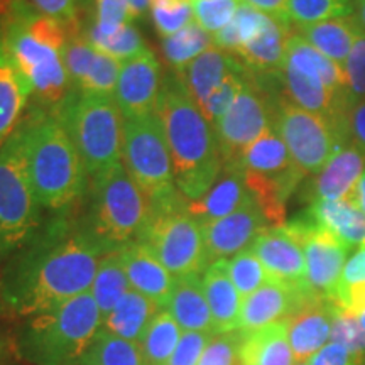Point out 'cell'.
Instances as JSON below:
<instances>
[{"label": "cell", "mask_w": 365, "mask_h": 365, "mask_svg": "<svg viewBox=\"0 0 365 365\" xmlns=\"http://www.w3.org/2000/svg\"><path fill=\"white\" fill-rule=\"evenodd\" d=\"M108 250L88 228L65 218L36 230L7 264L0 298L19 317H36L91 289Z\"/></svg>", "instance_id": "cell-1"}, {"label": "cell", "mask_w": 365, "mask_h": 365, "mask_svg": "<svg viewBox=\"0 0 365 365\" xmlns=\"http://www.w3.org/2000/svg\"><path fill=\"white\" fill-rule=\"evenodd\" d=\"M156 115L171 153L178 190L188 202L202 198L223 168L215 129L200 110L178 71H166Z\"/></svg>", "instance_id": "cell-2"}, {"label": "cell", "mask_w": 365, "mask_h": 365, "mask_svg": "<svg viewBox=\"0 0 365 365\" xmlns=\"http://www.w3.org/2000/svg\"><path fill=\"white\" fill-rule=\"evenodd\" d=\"M70 29L36 11L27 0H11L0 43L31 86L36 102L58 112L73 91L65 66Z\"/></svg>", "instance_id": "cell-3"}, {"label": "cell", "mask_w": 365, "mask_h": 365, "mask_svg": "<svg viewBox=\"0 0 365 365\" xmlns=\"http://www.w3.org/2000/svg\"><path fill=\"white\" fill-rule=\"evenodd\" d=\"M27 173L41 207L63 210L81 198L86 171L78 149L56 115L31 118L21 125Z\"/></svg>", "instance_id": "cell-4"}, {"label": "cell", "mask_w": 365, "mask_h": 365, "mask_svg": "<svg viewBox=\"0 0 365 365\" xmlns=\"http://www.w3.org/2000/svg\"><path fill=\"white\" fill-rule=\"evenodd\" d=\"M102 323L97 301L86 291L33 317L21 331L17 350L34 365H73L83 359Z\"/></svg>", "instance_id": "cell-5"}, {"label": "cell", "mask_w": 365, "mask_h": 365, "mask_svg": "<svg viewBox=\"0 0 365 365\" xmlns=\"http://www.w3.org/2000/svg\"><path fill=\"white\" fill-rule=\"evenodd\" d=\"M149 218L148 198L124 164H115L93 176L88 230L108 252L143 239Z\"/></svg>", "instance_id": "cell-6"}, {"label": "cell", "mask_w": 365, "mask_h": 365, "mask_svg": "<svg viewBox=\"0 0 365 365\" xmlns=\"http://www.w3.org/2000/svg\"><path fill=\"white\" fill-rule=\"evenodd\" d=\"M56 117L78 149L85 171L97 176L122 163V117L113 97L73 90Z\"/></svg>", "instance_id": "cell-7"}, {"label": "cell", "mask_w": 365, "mask_h": 365, "mask_svg": "<svg viewBox=\"0 0 365 365\" xmlns=\"http://www.w3.org/2000/svg\"><path fill=\"white\" fill-rule=\"evenodd\" d=\"M122 161L148 198L150 212L186 202L176 186L171 153L156 112L153 115L124 118Z\"/></svg>", "instance_id": "cell-8"}, {"label": "cell", "mask_w": 365, "mask_h": 365, "mask_svg": "<svg viewBox=\"0 0 365 365\" xmlns=\"http://www.w3.org/2000/svg\"><path fill=\"white\" fill-rule=\"evenodd\" d=\"M39 207L19 125L0 148V254L19 249L31 239L39 227Z\"/></svg>", "instance_id": "cell-9"}, {"label": "cell", "mask_w": 365, "mask_h": 365, "mask_svg": "<svg viewBox=\"0 0 365 365\" xmlns=\"http://www.w3.org/2000/svg\"><path fill=\"white\" fill-rule=\"evenodd\" d=\"M140 240L149 245L175 277L200 274L210 266L202 223L188 212V200L175 207L150 212Z\"/></svg>", "instance_id": "cell-10"}, {"label": "cell", "mask_w": 365, "mask_h": 365, "mask_svg": "<svg viewBox=\"0 0 365 365\" xmlns=\"http://www.w3.org/2000/svg\"><path fill=\"white\" fill-rule=\"evenodd\" d=\"M272 125L303 176L318 173L336 150L349 143L346 132L331 120L304 110L286 97L276 98Z\"/></svg>", "instance_id": "cell-11"}, {"label": "cell", "mask_w": 365, "mask_h": 365, "mask_svg": "<svg viewBox=\"0 0 365 365\" xmlns=\"http://www.w3.org/2000/svg\"><path fill=\"white\" fill-rule=\"evenodd\" d=\"M276 98L261 76L250 71L235 102L213 125L223 164H239L242 153L272 125Z\"/></svg>", "instance_id": "cell-12"}, {"label": "cell", "mask_w": 365, "mask_h": 365, "mask_svg": "<svg viewBox=\"0 0 365 365\" xmlns=\"http://www.w3.org/2000/svg\"><path fill=\"white\" fill-rule=\"evenodd\" d=\"M286 227L303 245L309 291L318 298L335 301L350 247L308 217L287 223Z\"/></svg>", "instance_id": "cell-13"}, {"label": "cell", "mask_w": 365, "mask_h": 365, "mask_svg": "<svg viewBox=\"0 0 365 365\" xmlns=\"http://www.w3.org/2000/svg\"><path fill=\"white\" fill-rule=\"evenodd\" d=\"M202 228L208 264H212L220 259L234 257L242 250L249 249L255 239L267 230L269 222L259 203L250 195L247 202L230 215L202 223Z\"/></svg>", "instance_id": "cell-14"}, {"label": "cell", "mask_w": 365, "mask_h": 365, "mask_svg": "<svg viewBox=\"0 0 365 365\" xmlns=\"http://www.w3.org/2000/svg\"><path fill=\"white\" fill-rule=\"evenodd\" d=\"M161 66L150 49L120 65L117 80L115 102L124 118L153 115L161 91Z\"/></svg>", "instance_id": "cell-15"}, {"label": "cell", "mask_w": 365, "mask_h": 365, "mask_svg": "<svg viewBox=\"0 0 365 365\" xmlns=\"http://www.w3.org/2000/svg\"><path fill=\"white\" fill-rule=\"evenodd\" d=\"M250 249L266 269L269 279L303 293H312L307 282L303 245L286 225L269 227L255 239Z\"/></svg>", "instance_id": "cell-16"}, {"label": "cell", "mask_w": 365, "mask_h": 365, "mask_svg": "<svg viewBox=\"0 0 365 365\" xmlns=\"http://www.w3.org/2000/svg\"><path fill=\"white\" fill-rule=\"evenodd\" d=\"M335 301L309 296L287 318V336L294 362H308L317 355L331 335Z\"/></svg>", "instance_id": "cell-17"}, {"label": "cell", "mask_w": 365, "mask_h": 365, "mask_svg": "<svg viewBox=\"0 0 365 365\" xmlns=\"http://www.w3.org/2000/svg\"><path fill=\"white\" fill-rule=\"evenodd\" d=\"M312 293L293 289L269 279L255 293L242 299L239 330L250 333L264 327L284 322L307 301Z\"/></svg>", "instance_id": "cell-18"}, {"label": "cell", "mask_w": 365, "mask_h": 365, "mask_svg": "<svg viewBox=\"0 0 365 365\" xmlns=\"http://www.w3.org/2000/svg\"><path fill=\"white\" fill-rule=\"evenodd\" d=\"M118 255L132 289L166 308L176 277L163 266L149 245L143 240L130 242L118 249Z\"/></svg>", "instance_id": "cell-19"}, {"label": "cell", "mask_w": 365, "mask_h": 365, "mask_svg": "<svg viewBox=\"0 0 365 365\" xmlns=\"http://www.w3.org/2000/svg\"><path fill=\"white\" fill-rule=\"evenodd\" d=\"M365 173V154L354 144L346 143L317 173L312 191L314 200H350L355 202V191Z\"/></svg>", "instance_id": "cell-20"}, {"label": "cell", "mask_w": 365, "mask_h": 365, "mask_svg": "<svg viewBox=\"0 0 365 365\" xmlns=\"http://www.w3.org/2000/svg\"><path fill=\"white\" fill-rule=\"evenodd\" d=\"M250 198L244 171L239 164H223L220 176L202 198L188 202V212L200 223L223 218Z\"/></svg>", "instance_id": "cell-21"}, {"label": "cell", "mask_w": 365, "mask_h": 365, "mask_svg": "<svg viewBox=\"0 0 365 365\" xmlns=\"http://www.w3.org/2000/svg\"><path fill=\"white\" fill-rule=\"evenodd\" d=\"M182 331L217 335L200 274L176 277L166 308Z\"/></svg>", "instance_id": "cell-22"}, {"label": "cell", "mask_w": 365, "mask_h": 365, "mask_svg": "<svg viewBox=\"0 0 365 365\" xmlns=\"http://www.w3.org/2000/svg\"><path fill=\"white\" fill-rule=\"evenodd\" d=\"M203 291L212 312L215 333L239 330L242 296L228 276L227 259L212 262L202 277Z\"/></svg>", "instance_id": "cell-23"}, {"label": "cell", "mask_w": 365, "mask_h": 365, "mask_svg": "<svg viewBox=\"0 0 365 365\" xmlns=\"http://www.w3.org/2000/svg\"><path fill=\"white\" fill-rule=\"evenodd\" d=\"M307 217L344 242L346 247H365V215L355 202L314 200Z\"/></svg>", "instance_id": "cell-24"}, {"label": "cell", "mask_w": 365, "mask_h": 365, "mask_svg": "<svg viewBox=\"0 0 365 365\" xmlns=\"http://www.w3.org/2000/svg\"><path fill=\"white\" fill-rule=\"evenodd\" d=\"M289 34V27L267 17L259 34L242 46L234 56L255 75H276L284 65Z\"/></svg>", "instance_id": "cell-25"}, {"label": "cell", "mask_w": 365, "mask_h": 365, "mask_svg": "<svg viewBox=\"0 0 365 365\" xmlns=\"http://www.w3.org/2000/svg\"><path fill=\"white\" fill-rule=\"evenodd\" d=\"M240 66L242 63L234 54L223 51L217 46H212L198 58H195L180 75L191 97L198 103V107H202L205 100L222 83L228 73Z\"/></svg>", "instance_id": "cell-26"}, {"label": "cell", "mask_w": 365, "mask_h": 365, "mask_svg": "<svg viewBox=\"0 0 365 365\" xmlns=\"http://www.w3.org/2000/svg\"><path fill=\"white\" fill-rule=\"evenodd\" d=\"M33 91L0 43V148L19 127Z\"/></svg>", "instance_id": "cell-27"}, {"label": "cell", "mask_w": 365, "mask_h": 365, "mask_svg": "<svg viewBox=\"0 0 365 365\" xmlns=\"http://www.w3.org/2000/svg\"><path fill=\"white\" fill-rule=\"evenodd\" d=\"M240 357L242 365H293L294 355L287 336V319L244 333Z\"/></svg>", "instance_id": "cell-28"}, {"label": "cell", "mask_w": 365, "mask_h": 365, "mask_svg": "<svg viewBox=\"0 0 365 365\" xmlns=\"http://www.w3.org/2000/svg\"><path fill=\"white\" fill-rule=\"evenodd\" d=\"M299 36L336 65L344 66L355 41L364 33L354 17H340L313 26L298 27Z\"/></svg>", "instance_id": "cell-29"}, {"label": "cell", "mask_w": 365, "mask_h": 365, "mask_svg": "<svg viewBox=\"0 0 365 365\" xmlns=\"http://www.w3.org/2000/svg\"><path fill=\"white\" fill-rule=\"evenodd\" d=\"M161 307L130 289L103 318L102 328L130 341H140L153 318L161 312Z\"/></svg>", "instance_id": "cell-30"}, {"label": "cell", "mask_w": 365, "mask_h": 365, "mask_svg": "<svg viewBox=\"0 0 365 365\" xmlns=\"http://www.w3.org/2000/svg\"><path fill=\"white\" fill-rule=\"evenodd\" d=\"M130 289L132 287L129 284V279H127L118 250H110L100 261L93 284H91L90 289V293L97 301L102 318L107 317Z\"/></svg>", "instance_id": "cell-31"}, {"label": "cell", "mask_w": 365, "mask_h": 365, "mask_svg": "<svg viewBox=\"0 0 365 365\" xmlns=\"http://www.w3.org/2000/svg\"><path fill=\"white\" fill-rule=\"evenodd\" d=\"M181 335L182 330L176 323V319L171 317L168 309L163 308L149 323L148 330L144 331L143 339L139 341L144 364L166 365L175 352Z\"/></svg>", "instance_id": "cell-32"}, {"label": "cell", "mask_w": 365, "mask_h": 365, "mask_svg": "<svg viewBox=\"0 0 365 365\" xmlns=\"http://www.w3.org/2000/svg\"><path fill=\"white\" fill-rule=\"evenodd\" d=\"M83 365H145L139 341H130L108 330L98 331L83 359Z\"/></svg>", "instance_id": "cell-33"}, {"label": "cell", "mask_w": 365, "mask_h": 365, "mask_svg": "<svg viewBox=\"0 0 365 365\" xmlns=\"http://www.w3.org/2000/svg\"><path fill=\"white\" fill-rule=\"evenodd\" d=\"M212 46H215L213 36L203 31L193 19L176 34L164 39L163 51L173 70L181 73L195 58H198Z\"/></svg>", "instance_id": "cell-34"}, {"label": "cell", "mask_w": 365, "mask_h": 365, "mask_svg": "<svg viewBox=\"0 0 365 365\" xmlns=\"http://www.w3.org/2000/svg\"><path fill=\"white\" fill-rule=\"evenodd\" d=\"M266 19L267 16L245 6V4H240L234 19L213 36V44L223 51L235 54L242 46L247 44L250 39H254L259 34Z\"/></svg>", "instance_id": "cell-35"}, {"label": "cell", "mask_w": 365, "mask_h": 365, "mask_svg": "<svg viewBox=\"0 0 365 365\" xmlns=\"http://www.w3.org/2000/svg\"><path fill=\"white\" fill-rule=\"evenodd\" d=\"M86 38L98 51L108 54L120 63L137 56L145 49L144 41L140 38L139 31L135 29L134 22H125L112 33H100L91 27Z\"/></svg>", "instance_id": "cell-36"}, {"label": "cell", "mask_w": 365, "mask_h": 365, "mask_svg": "<svg viewBox=\"0 0 365 365\" xmlns=\"http://www.w3.org/2000/svg\"><path fill=\"white\" fill-rule=\"evenodd\" d=\"M291 22L298 27L313 26L340 17H352V0H287Z\"/></svg>", "instance_id": "cell-37"}, {"label": "cell", "mask_w": 365, "mask_h": 365, "mask_svg": "<svg viewBox=\"0 0 365 365\" xmlns=\"http://www.w3.org/2000/svg\"><path fill=\"white\" fill-rule=\"evenodd\" d=\"M227 269L228 276H230L242 299L255 293L259 287L269 281L266 269H264L259 257L250 247L242 250V252L234 255L230 261H227Z\"/></svg>", "instance_id": "cell-38"}, {"label": "cell", "mask_w": 365, "mask_h": 365, "mask_svg": "<svg viewBox=\"0 0 365 365\" xmlns=\"http://www.w3.org/2000/svg\"><path fill=\"white\" fill-rule=\"evenodd\" d=\"M249 70L242 65L223 78L220 85L212 91V95L205 100V103L200 107V110L203 112V115L207 117V120L212 125H215L220 118L225 115L228 108L232 107V103L235 102L237 95L240 93V90L244 88L245 81H247Z\"/></svg>", "instance_id": "cell-39"}, {"label": "cell", "mask_w": 365, "mask_h": 365, "mask_svg": "<svg viewBox=\"0 0 365 365\" xmlns=\"http://www.w3.org/2000/svg\"><path fill=\"white\" fill-rule=\"evenodd\" d=\"M330 340L333 344L345 346L349 352L365 360V330L360 325V319L357 314L346 312L336 303L335 309H333Z\"/></svg>", "instance_id": "cell-40"}, {"label": "cell", "mask_w": 365, "mask_h": 365, "mask_svg": "<svg viewBox=\"0 0 365 365\" xmlns=\"http://www.w3.org/2000/svg\"><path fill=\"white\" fill-rule=\"evenodd\" d=\"M150 11L158 33L164 39L193 21L191 0H150Z\"/></svg>", "instance_id": "cell-41"}, {"label": "cell", "mask_w": 365, "mask_h": 365, "mask_svg": "<svg viewBox=\"0 0 365 365\" xmlns=\"http://www.w3.org/2000/svg\"><path fill=\"white\" fill-rule=\"evenodd\" d=\"M240 4V0H191L193 19L210 36H215L234 19Z\"/></svg>", "instance_id": "cell-42"}, {"label": "cell", "mask_w": 365, "mask_h": 365, "mask_svg": "<svg viewBox=\"0 0 365 365\" xmlns=\"http://www.w3.org/2000/svg\"><path fill=\"white\" fill-rule=\"evenodd\" d=\"M242 340L244 333L240 330L217 333L210 339L198 365H242Z\"/></svg>", "instance_id": "cell-43"}, {"label": "cell", "mask_w": 365, "mask_h": 365, "mask_svg": "<svg viewBox=\"0 0 365 365\" xmlns=\"http://www.w3.org/2000/svg\"><path fill=\"white\" fill-rule=\"evenodd\" d=\"M345 78H346V97L349 105L365 100V33H362L355 41L352 51L346 58L345 65Z\"/></svg>", "instance_id": "cell-44"}, {"label": "cell", "mask_w": 365, "mask_h": 365, "mask_svg": "<svg viewBox=\"0 0 365 365\" xmlns=\"http://www.w3.org/2000/svg\"><path fill=\"white\" fill-rule=\"evenodd\" d=\"M212 336L202 331H182L178 346L166 365H198Z\"/></svg>", "instance_id": "cell-45"}, {"label": "cell", "mask_w": 365, "mask_h": 365, "mask_svg": "<svg viewBox=\"0 0 365 365\" xmlns=\"http://www.w3.org/2000/svg\"><path fill=\"white\" fill-rule=\"evenodd\" d=\"M97 21L91 26L100 33H112L125 22H132L129 0H97Z\"/></svg>", "instance_id": "cell-46"}, {"label": "cell", "mask_w": 365, "mask_h": 365, "mask_svg": "<svg viewBox=\"0 0 365 365\" xmlns=\"http://www.w3.org/2000/svg\"><path fill=\"white\" fill-rule=\"evenodd\" d=\"M36 11L61 22L68 29H76V14H78V0H29Z\"/></svg>", "instance_id": "cell-47"}, {"label": "cell", "mask_w": 365, "mask_h": 365, "mask_svg": "<svg viewBox=\"0 0 365 365\" xmlns=\"http://www.w3.org/2000/svg\"><path fill=\"white\" fill-rule=\"evenodd\" d=\"M309 365H364V360L339 344H327L314 357Z\"/></svg>", "instance_id": "cell-48"}, {"label": "cell", "mask_w": 365, "mask_h": 365, "mask_svg": "<svg viewBox=\"0 0 365 365\" xmlns=\"http://www.w3.org/2000/svg\"><path fill=\"white\" fill-rule=\"evenodd\" d=\"M349 143L365 154V100L354 103L346 115Z\"/></svg>", "instance_id": "cell-49"}, {"label": "cell", "mask_w": 365, "mask_h": 365, "mask_svg": "<svg viewBox=\"0 0 365 365\" xmlns=\"http://www.w3.org/2000/svg\"><path fill=\"white\" fill-rule=\"evenodd\" d=\"M335 303L359 317L365 309V282L336 287Z\"/></svg>", "instance_id": "cell-50"}, {"label": "cell", "mask_w": 365, "mask_h": 365, "mask_svg": "<svg viewBox=\"0 0 365 365\" xmlns=\"http://www.w3.org/2000/svg\"><path fill=\"white\" fill-rule=\"evenodd\" d=\"M240 2L277 21L282 26H291L289 12H287V0H240Z\"/></svg>", "instance_id": "cell-51"}, {"label": "cell", "mask_w": 365, "mask_h": 365, "mask_svg": "<svg viewBox=\"0 0 365 365\" xmlns=\"http://www.w3.org/2000/svg\"><path fill=\"white\" fill-rule=\"evenodd\" d=\"M359 282H365V247H360V250L346 261L339 286L359 284Z\"/></svg>", "instance_id": "cell-52"}, {"label": "cell", "mask_w": 365, "mask_h": 365, "mask_svg": "<svg viewBox=\"0 0 365 365\" xmlns=\"http://www.w3.org/2000/svg\"><path fill=\"white\" fill-rule=\"evenodd\" d=\"M129 6H130L132 22H134L150 7V0H129Z\"/></svg>", "instance_id": "cell-53"}, {"label": "cell", "mask_w": 365, "mask_h": 365, "mask_svg": "<svg viewBox=\"0 0 365 365\" xmlns=\"http://www.w3.org/2000/svg\"><path fill=\"white\" fill-rule=\"evenodd\" d=\"M352 9H354L352 17L357 21L360 29L365 33V0H352Z\"/></svg>", "instance_id": "cell-54"}, {"label": "cell", "mask_w": 365, "mask_h": 365, "mask_svg": "<svg viewBox=\"0 0 365 365\" xmlns=\"http://www.w3.org/2000/svg\"><path fill=\"white\" fill-rule=\"evenodd\" d=\"M355 203L359 205V208L362 210L365 215V173L360 178L359 185H357V191H355Z\"/></svg>", "instance_id": "cell-55"}, {"label": "cell", "mask_w": 365, "mask_h": 365, "mask_svg": "<svg viewBox=\"0 0 365 365\" xmlns=\"http://www.w3.org/2000/svg\"><path fill=\"white\" fill-rule=\"evenodd\" d=\"M359 319H360V325H362V328L365 330V309L359 314Z\"/></svg>", "instance_id": "cell-56"}, {"label": "cell", "mask_w": 365, "mask_h": 365, "mask_svg": "<svg viewBox=\"0 0 365 365\" xmlns=\"http://www.w3.org/2000/svg\"><path fill=\"white\" fill-rule=\"evenodd\" d=\"M296 365H309V360H308V362H299V364H296Z\"/></svg>", "instance_id": "cell-57"}, {"label": "cell", "mask_w": 365, "mask_h": 365, "mask_svg": "<svg viewBox=\"0 0 365 365\" xmlns=\"http://www.w3.org/2000/svg\"><path fill=\"white\" fill-rule=\"evenodd\" d=\"M0 354H2V345H0Z\"/></svg>", "instance_id": "cell-58"}, {"label": "cell", "mask_w": 365, "mask_h": 365, "mask_svg": "<svg viewBox=\"0 0 365 365\" xmlns=\"http://www.w3.org/2000/svg\"><path fill=\"white\" fill-rule=\"evenodd\" d=\"M73 365H75V364H73ZM80 365H83V364H80Z\"/></svg>", "instance_id": "cell-59"}]
</instances>
